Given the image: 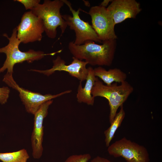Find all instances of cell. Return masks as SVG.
<instances>
[{"label": "cell", "instance_id": "1", "mask_svg": "<svg viewBox=\"0 0 162 162\" xmlns=\"http://www.w3.org/2000/svg\"><path fill=\"white\" fill-rule=\"evenodd\" d=\"M116 46V40L102 41V44L88 40L80 45L70 41L68 48L73 57L81 61L84 60L88 64L110 66L114 59Z\"/></svg>", "mask_w": 162, "mask_h": 162}, {"label": "cell", "instance_id": "8", "mask_svg": "<svg viewBox=\"0 0 162 162\" xmlns=\"http://www.w3.org/2000/svg\"><path fill=\"white\" fill-rule=\"evenodd\" d=\"M88 14L91 18L92 26L102 42L116 40L115 23L112 17L106 8L100 5L92 7Z\"/></svg>", "mask_w": 162, "mask_h": 162}, {"label": "cell", "instance_id": "2", "mask_svg": "<svg viewBox=\"0 0 162 162\" xmlns=\"http://www.w3.org/2000/svg\"><path fill=\"white\" fill-rule=\"evenodd\" d=\"M16 28L13 30L10 37L4 33L3 36L9 40L8 44L6 46L0 48V53H4L6 55V59L2 66L0 68V74L7 70V73L13 74L14 67L17 63L26 61L28 63L38 60L47 55L53 56L56 53H59L60 50L50 53H45L43 52L29 50L26 52H22L19 49V45L21 43L17 37Z\"/></svg>", "mask_w": 162, "mask_h": 162}, {"label": "cell", "instance_id": "5", "mask_svg": "<svg viewBox=\"0 0 162 162\" xmlns=\"http://www.w3.org/2000/svg\"><path fill=\"white\" fill-rule=\"evenodd\" d=\"M3 81L19 92V96L26 111L34 115L46 102L72 92L71 90H69L55 95L49 94L43 95L20 87L14 80L12 74L8 73L4 75Z\"/></svg>", "mask_w": 162, "mask_h": 162}, {"label": "cell", "instance_id": "11", "mask_svg": "<svg viewBox=\"0 0 162 162\" xmlns=\"http://www.w3.org/2000/svg\"><path fill=\"white\" fill-rule=\"evenodd\" d=\"M53 101V100H51L44 103L34 114V126L31 140L32 155L35 159H40L42 155L43 121L48 114L49 107Z\"/></svg>", "mask_w": 162, "mask_h": 162}, {"label": "cell", "instance_id": "20", "mask_svg": "<svg viewBox=\"0 0 162 162\" xmlns=\"http://www.w3.org/2000/svg\"><path fill=\"white\" fill-rule=\"evenodd\" d=\"M90 162H112L106 158L97 156L93 159Z\"/></svg>", "mask_w": 162, "mask_h": 162}, {"label": "cell", "instance_id": "17", "mask_svg": "<svg viewBox=\"0 0 162 162\" xmlns=\"http://www.w3.org/2000/svg\"><path fill=\"white\" fill-rule=\"evenodd\" d=\"M91 158L88 153L74 154L69 156L64 162H88Z\"/></svg>", "mask_w": 162, "mask_h": 162}, {"label": "cell", "instance_id": "3", "mask_svg": "<svg viewBox=\"0 0 162 162\" xmlns=\"http://www.w3.org/2000/svg\"><path fill=\"white\" fill-rule=\"evenodd\" d=\"M133 91L132 86L126 81L119 85L115 82L107 85L96 77L91 94L94 98L101 97L107 100L110 107L109 118L111 123L114 120L118 108L123 105Z\"/></svg>", "mask_w": 162, "mask_h": 162}, {"label": "cell", "instance_id": "10", "mask_svg": "<svg viewBox=\"0 0 162 162\" xmlns=\"http://www.w3.org/2000/svg\"><path fill=\"white\" fill-rule=\"evenodd\" d=\"M72 59L73 61L70 64L66 65L64 60L62 59L60 56H58L53 60L52 68L45 70L31 69L29 70L38 72L47 76L52 74L56 71H64L68 72L70 76L77 79L80 81L82 82L86 80L88 72L86 66L88 63L73 57Z\"/></svg>", "mask_w": 162, "mask_h": 162}, {"label": "cell", "instance_id": "9", "mask_svg": "<svg viewBox=\"0 0 162 162\" xmlns=\"http://www.w3.org/2000/svg\"><path fill=\"white\" fill-rule=\"evenodd\" d=\"M16 28L17 37L21 43L24 44L40 41L44 32L42 21L31 11L23 14Z\"/></svg>", "mask_w": 162, "mask_h": 162}, {"label": "cell", "instance_id": "15", "mask_svg": "<svg viewBox=\"0 0 162 162\" xmlns=\"http://www.w3.org/2000/svg\"><path fill=\"white\" fill-rule=\"evenodd\" d=\"M120 107V110L117 113L114 120L110 123V126L104 132L105 142L106 146L107 147L110 145V142L113 138L116 130L121 126L125 116V112L123 106H122Z\"/></svg>", "mask_w": 162, "mask_h": 162}, {"label": "cell", "instance_id": "6", "mask_svg": "<svg viewBox=\"0 0 162 162\" xmlns=\"http://www.w3.org/2000/svg\"><path fill=\"white\" fill-rule=\"evenodd\" d=\"M67 5L72 14H64L62 16L70 28L74 31L75 39L74 43L76 45H80L88 40L102 43L92 26L89 23L84 21L80 18L79 14L81 10L80 8L76 10L72 8L71 3L67 0H63Z\"/></svg>", "mask_w": 162, "mask_h": 162}, {"label": "cell", "instance_id": "21", "mask_svg": "<svg viewBox=\"0 0 162 162\" xmlns=\"http://www.w3.org/2000/svg\"><path fill=\"white\" fill-rule=\"evenodd\" d=\"M112 1L111 0H104L101 2L99 5L106 8L110 2H111Z\"/></svg>", "mask_w": 162, "mask_h": 162}, {"label": "cell", "instance_id": "4", "mask_svg": "<svg viewBox=\"0 0 162 162\" xmlns=\"http://www.w3.org/2000/svg\"><path fill=\"white\" fill-rule=\"evenodd\" d=\"M64 3L63 0H45L42 4H39L30 10L43 21L44 31L50 38L56 36L57 28L59 27L61 36L66 30L67 25L62 16L60 11Z\"/></svg>", "mask_w": 162, "mask_h": 162}, {"label": "cell", "instance_id": "19", "mask_svg": "<svg viewBox=\"0 0 162 162\" xmlns=\"http://www.w3.org/2000/svg\"><path fill=\"white\" fill-rule=\"evenodd\" d=\"M23 5L26 10H31L40 4V0H15Z\"/></svg>", "mask_w": 162, "mask_h": 162}, {"label": "cell", "instance_id": "12", "mask_svg": "<svg viewBox=\"0 0 162 162\" xmlns=\"http://www.w3.org/2000/svg\"><path fill=\"white\" fill-rule=\"evenodd\" d=\"M115 25L128 18H135L141 11L140 4L135 0H113L106 8Z\"/></svg>", "mask_w": 162, "mask_h": 162}, {"label": "cell", "instance_id": "16", "mask_svg": "<svg viewBox=\"0 0 162 162\" xmlns=\"http://www.w3.org/2000/svg\"><path fill=\"white\" fill-rule=\"evenodd\" d=\"M29 158L24 148L13 152L0 153V160L2 162H26Z\"/></svg>", "mask_w": 162, "mask_h": 162}, {"label": "cell", "instance_id": "14", "mask_svg": "<svg viewBox=\"0 0 162 162\" xmlns=\"http://www.w3.org/2000/svg\"><path fill=\"white\" fill-rule=\"evenodd\" d=\"M95 76L100 79L107 85H110L113 82L121 83L127 78L126 74L118 68H114L106 70L101 66L94 69Z\"/></svg>", "mask_w": 162, "mask_h": 162}, {"label": "cell", "instance_id": "7", "mask_svg": "<svg viewBox=\"0 0 162 162\" xmlns=\"http://www.w3.org/2000/svg\"><path fill=\"white\" fill-rule=\"evenodd\" d=\"M109 154L115 158L121 157L126 162H149V153L144 146L124 137L108 147Z\"/></svg>", "mask_w": 162, "mask_h": 162}, {"label": "cell", "instance_id": "18", "mask_svg": "<svg viewBox=\"0 0 162 162\" xmlns=\"http://www.w3.org/2000/svg\"><path fill=\"white\" fill-rule=\"evenodd\" d=\"M10 91V89L7 86L0 88V104L3 105L7 102Z\"/></svg>", "mask_w": 162, "mask_h": 162}, {"label": "cell", "instance_id": "13", "mask_svg": "<svg viewBox=\"0 0 162 162\" xmlns=\"http://www.w3.org/2000/svg\"><path fill=\"white\" fill-rule=\"evenodd\" d=\"M88 72L86 82L83 88L82 82L80 81L77 89L76 98L78 102L84 103L88 105H94V98L91 94V91L94 86L96 79L94 69L91 67L87 68Z\"/></svg>", "mask_w": 162, "mask_h": 162}]
</instances>
